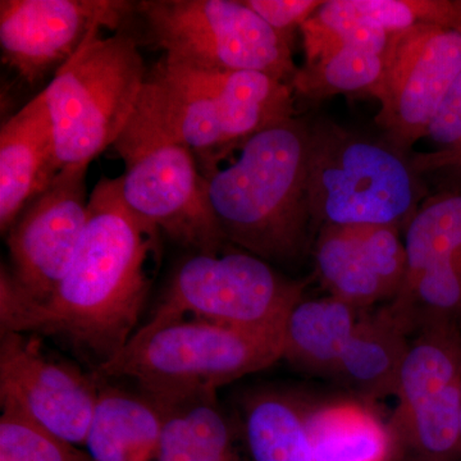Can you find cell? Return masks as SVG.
<instances>
[{
    "label": "cell",
    "mask_w": 461,
    "mask_h": 461,
    "mask_svg": "<svg viewBox=\"0 0 461 461\" xmlns=\"http://www.w3.org/2000/svg\"><path fill=\"white\" fill-rule=\"evenodd\" d=\"M159 235L124 204L121 177H103L91 191L71 266L50 299H27L3 264L0 330L53 336L89 354L98 366L108 362L139 330Z\"/></svg>",
    "instance_id": "obj_1"
},
{
    "label": "cell",
    "mask_w": 461,
    "mask_h": 461,
    "mask_svg": "<svg viewBox=\"0 0 461 461\" xmlns=\"http://www.w3.org/2000/svg\"><path fill=\"white\" fill-rule=\"evenodd\" d=\"M308 142L309 122L288 118L199 165L230 245L269 264H294L308 253Z\"/></svg>",
    "instance_id": "obj_2"
},
{
    "label": "cell",
    "mask_w": 461,
    "mask_h": 461,
    "mask_svg": "<svg viewBox=\"0 0 461 461\" xmlns=\"http://www.w3.org/2000/svg\"><path fill=\"white\" fill-rule=\"evenodd\" d=\"M282 336L193 318L148 321L94 375L130 379L162 405L214 396L217 388L282 359Z\"/></svg>",
    "instance_id": "obj_3"
},
{
    "label": "cell",
    "mask_w": 461,
    "mask_h": 461,
    "mask_svg": "<svg viewBox=\"0 0 461 461\" xmlns=\"http://www.w3.org/2000/svg\"><path fill=\"white\" fill-rule=\"evenodd\" d=\"M411 159L387 140L329 118L309 123L306 196L312 230L327 226L405 229L426 190Z\"/></svg>",
    "instance_id": "obj_4"
},
{
    "label": "cell",
    "mask_w": 461,
    "mask_h": 461,
    "mask_svg": "<svg viewBox=\"0 0 461 461\" xmlns=\"http://www.w3.org/2000/svg\"><path fill=\"white\" fill-rule=\"evenodd\" d=\"M148 69L129 32L91 33L42 90L60 169L90 165L114 147L135 113Z\"/></svg>",
    "instance_id": "obj_5"
},
{
    "label": "cell",
    "mask_w": 461,
    "mask_h": 461,
    "mask_svg": "<svg viewBox=\"0 0 461 461\" xmlns=\"http://www.w3.org/2000/svg\"><path fill=\"white\" fill-rule=\"evenodd\" d=\"M149 41L163 62L194 71H253L291 85L297 67L291 39L245 2L142 0L136 3Z\"/></svg>",
    "instance_id": "obj_6"
},
{
    "label": "cell",
    "mask_w": 461,
    "mask_h": 461,
    "mask_svg": "<svg viewBox=\"0 0 461 461\" xmlns=\"http://www.w3.org/2000/svg\"><path fill=\"white\" fill-rule=\"evenodd\" d=\"M304 286L282 277L271 264L240 249L194 253L173 272L149 321L193 318L284 335L288 314L303 299Z\"/></svg>",
    "instance_id": "obj_7"
},
{
    "label": "cell",
    "mask_w": 461,
    "mask_h": 461,
    "mask_svg": "<svg viewBox=\"0 0 461 461\" xmlns=\"http://www.w3.org/2000/svg\"><path fill=\"white\" fill-rule=\"evenodd\" d=\"M415 333L400 369L393 429L414 461H459L461 329L435 326Z\"/></svg>",
    "instance_id": "obj_8"
},
{
    "label": "cell",
    "mask_w": 461,
    "mask_h": 461,
    "mask_svg": "<svg viewBox=\"0 0 461 461\" xmlns=\"http://www.w3.org/2000/svg\"><path fill=\"white\" fill-rule=\"evenodd\" d=\"M461 72V30L417 25L391 33L384 72L372 96L375 122L403 153L426 138L430 123Z\"/></svg>",
    "instance_id": "obj_9"
},
{
    "label": "cell",
    "mask_w": 461,
    "mask_h": 461,
    "mask_svg": "<svg viewBox=\"0 0 461 461\" xmlns=\"http://www.w3.org/2000/svg\"><path fill=\"white\" fill-rule=\"evenodd\" d=\"M122 159L121 193L133 213L194 253L217 254L229 247L193 151L160 144L139 149Z\"/></svg>",
    "instance_id": "obj_10"
},
{
    "label": "cell",
    "mask_w": 461,
    "mask_h": 461,
    "mask_svg": "<svg viewBox=\"0 0 461 461\" xmlns=\"http://www.w3.org/2000/svg\"><path fill=\"white\" fill-rule=\"evenodd\" d=\"M102 379L47 354L32 333L0 330V405L83 446Z\"/></svg>",
    "instance_id": "obj_11"
},
{
    "label": "cell",
    "mask_w": 461,
    "mask_h": 461,
    "mask_svg": "<svg viewBox=\"0 0 461 461\" xmlns=\"http://www.w3.org/2000/svg\"><path fill=\"white\" fill-rule=\"evenodd\" d=\"M136 3L123 0H2V60L25 83H41L71 59L96 30L126 32Z\"/></svg>",
    "instance_id": "obj_12"
},
{
    "label": "cell",
    "mask_w": 461,
    "mask_h": 461,
    "mask_svg": "<svg viewBox=\"0 0 461 461\" xmlns=\"http://www.w3.org/2000/svg\"><path fill=\"white\" fill-rule=\"evenodd\" d=\"M87 163L65 167L23 209L5 235L12 281L33 303L53 295L68 271L87 222Z\"/></svg>",
    "instance_id": "obj_13"
},
{
    "label": "cell",
    "mask_w": 461,
    "mask_h": 461,
    "mask_svg": "<svg viewBox=\"0 0 461 461\" xmlns=\"http://www.w3.org/2000/svg\"><path fill=\"white\" fill-rule=\"evenodd\" d=\"M317 273L330 295L359 311L393 300L408 271L405 244L393 226H327L314 242Z\"/></svg>",
    "instance_id": "obj_14"
},
{
    "label": "cell",
    "mask_w": 461,
    "mask_h": 461,
    "mask_svg": "<svg viewBox=\"0 0 461 461\" xmlns=\"http://www.w3.org/2000/svg\"><path fill=\"white\" fill-rule=\"evenodd\" d=\"M60 171L53 124L42 91L0 130V230L7 235L30 203Z\"/></svg>",
    "instance_id": "obj_15"
},
{
    "label": "cell",
    "mask_w": 461,
    "mask_h": 461,
    "mask_svg": "<svg viewBox=\"0 0 461 461\" xmlns=\"http://www.w3.org/2000/svg\"><path fill=\"white\" fill-rule=\"evenodd\" d=\"M163 426L165 411L151 397L102 379L85 451L91 461H158Z\"/></svg>",
    "instance_id": "obj_16"
},
{
    "label": "cell",
    "mask_w": 461,
    "mask_h": 461,
    "mask_svg": "<svg viewBox=\"0 0 461 461\" xmlns=\"http://www.w3.org/2000/svg\"><path fill=\"white\" fill-rule=\"evenodd\" d=\"M409 332L390 306L359 315L339 357L335 378L364 399L396 395Z\"/></svg>",
    "instance_id": "obj_17"
},
{
    "label": "cell",
    "mask_w": 461,
    "mask_h": 461,
    "mask_svg": "<svg viewBox=\"0 0 461 461\" xmlns=\"http://www.w3.org/2000/svg\"><path fill=\"white\" fill-rule=\"evenodd\" d=\"M359 312L332 295L300 300L285 323L282 359L312 375L335 377Z\"/></svg>",
    "instance_id": "obj_18"
},
{
    "label": "cell",
    "mask_w": 461,
    "mask_h": 461,
    "mask_svg": "<svg viewBox=\"0 0 461 461\" xmlns=\"http://www.w3.org/2000/svg\"><path fill=\"white\" fill-rule=\"evenodd\" d=\"M314 461H388L393 433L366 406L333 402L306 414Z\"/></svg>",
    "instance_id": "obj_19"
},
{
    "label": "cell",
    "mask_w": 461,
    "mask_h": 461,
    "mask_svg": "<svg viewBox=\"0 0 461 461\" xmlns=\"http://www.w3.org/2000/svg\"><path fill=\"white\" fill-rule=\"evenodd\" d=\"M159 405L165 426L158 461H242L214 396Z\"/></svg>",
    "instance_id": "obj_20"
},
{
    "label": "cell",
    "mask_w": 461,
    "mask_h": 461,
    "mask_svg": "<svg viewBox=\"0 0 461 461\" xmlns=\"http://www.w3.org/2000/svg\"><path fill=\"white\" fill-rule=\"evenodd\" d=\"M308 411L293 397L262 393L245 406V439L251 461H314Z\"/></svg>",
    "instance_id": "obj_21"
},
{
    "label": "cell",
    "mask_w": 461,
    "mask_h": 461,
    "mask_svg": "<svg viewBox=\"0 0 461 461\" xmlns=\"http://www.w3.org/2000/svg\"><path fill=\"white\" fill-rule=\"evenodd\" d=\"M388 306L411 335L427 327L461 329V251L403 286Z\"/></svg>",
    "instance_id": "obj_22"
},
{
    "label": "cell",
    "mask_w": 461,
    "mask_h": 461,
    "mask_svg": "<svg viewBox=\"0 0 461 461\" xmlns=\"http://www.w3.org/2000/svg\"><path fill=\"white\" fill-rule=\"evenodd\" d=\"M405 230L408 271L402 287L435 264L460 253L461 189L424 200Z\"/></svg>",
    "instance_id": "obj_23"
},
{
    "label": "cell",
    "mask_w": 461,
    "mask_h": 461,
    "mask_svg": "<svg viewBox=\"0 0 461 461\" xmlns=\"http://www.w3.org/2000/svg\"><path fill=\"white\" fill-rule=\"evenodd\" d=\"M384 72V56L373 51L344 48L299 67L291 80L294 94L321 102L344 93L373 95Z\"/></svg>",
    "instance_id": "obj_24"
},
{
    "label": "cell",
    "mask_w": 461,
    "mask_h": 461,
    "mask_svg": "<svg viewBox=\"0 0 461 461\" xmlns=\"http://www.w3.org/2000/svg\"><path fill=\"white\" fill-rule=\"evenodd\" d=\"M305 63H313L344 48L384 56L391 33L360 16L348 0H329L300 27Z\"/></svg>",
    "instance_id": "obj_25"
},
{
    "label": "cell",
    "mask_w": 461,
    "mask_h": 461,
    "mask_svg": "<svg viewBox=\"0 0 461 461\" xmlns=\"http://www.w3.org/2000/svg\"><path fill=\"white\" fill-rule=\"evenodd\" d=\"M0 461H91L86 451L53 435L20 412L2 409Z\"/></svg>",
    "instance_id": "obj_26"
},
{
    "label": "cell",
    "mask_w": 461,
    "mask_h": 461,
    "mask_svg": "<svg viewBox=\"0 0 461 461\" xmlns=\"http://www.w3.org/2000/svg\"><path fill=\"white\" fill-rule=\"evenodd\" d=\"M350 5L388 33L417 25L461 29V0H350Z\"/></svg>",
    "instance_id": "obj_27"
},
{
    "label": "cell",
    "mask_w": 461,
    "mask_h": 461,
    "mask_svg": "<svg viewBox=\"0 0 461 461\" xmlns=\"http://www.w3.org/2000/svg\"><path fill=\"white\" fill-rule=\"evenodd\" d=\"M323 3L317 0H245V5L258 16L288 39L313 16Z\"/></svg>",
    "instance_id": "obj_28"
},
{
    "label": "cell",
    "mask_w": 461,
    "mask_h": 461,
    "mask_svg": "<svg viewBox=\"0 0 461 461\" xmlns=\"http://www.w3.org/2000/svg\"><path fill=\"white\" fill-rule=\"evenodd\" d=\"M426 138L438 145V150H461V72L446 94Z\"/></svg>",
    "instance_id": "obj_29"
},
{
    "label": "cell",
    "mask_w": 461,
    "mask_h": 461,
    "mask_svg": "<svg viewBox=\"0 0 461 461\" xmlns=\"http://www.w3.org/2000/svg\"><path fill=\"white\" fill-rule=\"evenodd\" d=\"M411 163L420 175L442 169H454L461 173V150H435L417 154Z\"/></svg>",
    "instance_id": "obj_30"
},
{
    "label": "cell",
    "mask_w": 461,
    "mask_h": 461,
    "mask_svg": "<svg viewBox=\"0 0 461 461\" xmlns=\"http://www.w3.org/2000/svg\"><path fill=\"white\" fill-rule=\"evenodd\" d=\"M412 461H414V460H412ZM459 461H461V460H459Z\"/></svg>",
    "instance_id": "obj_31"
},
{
    "label": "cell",
    "mask_w": 461,
    "mask_h": 461,
    "mask_svg": "<svg viewBox=\"0 0 461 461\" xmlns=\"http://www.w3.org/2000/svg\"><path fill=\"white\" fill-rule=\"evenodd\" d=\"M461 30V29H460Z\"/></svg>",
    "instance_id": "obj_32"
}]
</instances>
